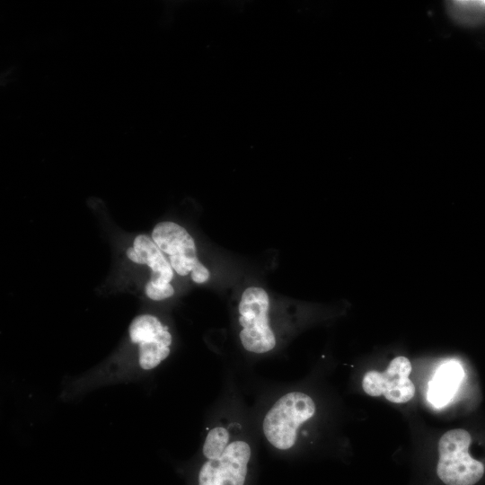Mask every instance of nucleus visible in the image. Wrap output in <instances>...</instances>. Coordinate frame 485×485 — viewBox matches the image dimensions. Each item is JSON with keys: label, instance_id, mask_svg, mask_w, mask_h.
<instances>
[{"label": "nucleus", "instance_id": "0eeeda50", "mask_svg": "<svg viewBox=\"0 0 485 485\" xmlns=\"http://www.w3.org/2000/svg\"><path fill=\"white\" fill-rule=\"evenodd\" d=\"M152 239L162 252L168 255L172 269L179 275L186 276L202 265L197 257L193 238L181 225L161 222L154 226Z\"/></svg>", "mask_w": 485, "mask_h": 485}, {"label": "nucleus", "instance_id": "f8f14e48", "mask_svg": "<svg viewBox=\"0 0 485 485\" xmlns=\"http://www.w3.org/2000/svg\"><path fill=\"white\" fill-rule=\"evenodd\" d=\"M146 295L153 300H163L171 297L174 294L172 286L169 283L163 286H155L150 281L145 288Z\"/></svg>", "mask_w": 485, "mask_h": 485}, {"label": "nucleus", "instance_id": "6e6552de", "mask_svg": "<svg viewBox=\"0 0 485 485\" xmlns=\"http://www.w3.org/2000/svg\"><path fill=\"white\" fill-rule=\"evenodd\" d=\"M133 244V248L127 250L128 258L135 263L146 264L151 269L150 282L154 285L169 284L173 278L172 268L153 239L146 234H139L135 238Z\"/></svg>", "mask_w": 485, "mask_h": 485}, {"label": "nucleus", "instance_id": "9d476101", "mask_svg": "<svg viewBox=\"0 0 485 485\" xmlns=\"http://www.w3.org/2000/svg\"><path fill=\"white\" fill-rule=\"evenodd\" d=\"M447 13L456 23L467 27L485 24V1L457 0L446 3Z\"/></svg>", "mask_w": 485, "mask_h": 485}, {"label": "nucleus", "instance_id": "f257e3e1", "mask_svg": "<svg viewBox=\"0 0 485 485\" xmlns=\"http://www.w3.org/2000/svg\"><path fill=\"white\" fill-rule=\"evenodd\" d=\"M315 412L313 400L306 393L292 392L281 396L266 413L262 429L269 443L278 450L294 446L298 428Z\"/></svg>", "mask_w": 485, "mask_h": 485}, {"label": "nucleus", "instance_id": "f03ea898", "mask_svg": "<svg viewBox=\"0 0 485 485\" xmlns=\"http://www.w3.org/2000/svg\"><path fill=\"white\" fill-rule=\"evenodd\" d=\"M472 437L461 428L445 432L438 442L436 473L446 485H474L484 473L482 463L468 453Z\"/></svg>", "mask_w": 485, "mask_h": 485}, {"label": "nucleus", "instance_id": "1a4fd4ad", "mask_svg": "<svg viewBox=\"0 0 485 485\" xmlns=\"http://www.w3.org/2000/svg\"><path fill=\"white\" fill-rule=\"evenodd\" d=\"M463 377V369L456 361L441 365L428 384V397L436 407L446 404L454 395Z\"/></svg>", "mask_w": 485, "mask_h": 485}, {"label": "nucleus", "instance_id": "423d86ee", "mask_svg": "<svg viewBox=\"0 0 485 485\" xmlns=\"http://www.w3.org/2000/svg\"><path fill=\"white\" fill-rule=\"evenodd\" d=\"M411 364L405 357L393 358L384 372L368 371L364 375L362 387L370 396L384 395L389 401H409L415 393V386L409 378Z\"/></svg>", "mask_w": 485, "mask_h": 485}, {"label": "nucleus", "instance_id": "20e7f679", "mask_svg": "<svg viewBox=\"0 0 485 485\" xmlns=\"http://www.w3.org/2000/svg\"><path fill=\"white\" fill-rule=\"evenodd\" d=\"M251 450L243 440L229 444L215 459H207L200 467L198 485H244Z\"/></svg>", "mask_w": 485, "mask_h": 485}, {"label": "nucleus", "instance_id": "9b49d317", "mask_svg": "<svg viewBox=\"0 0 485 485\" xmlns=\"http://www.w3.org/2000/svg\"><path fill=\"white\" fill-rule=\"evenodd\" d=\"M229 444L228 431L223 427H216L206 436L203 455L206 459H215L225 452Z\"/></svg>", "mask_w": 485, "mask_h": 485}, {"label": "nucleus", "instance_id": "39448f33", "mask_svg": "<svg viewBox=\"0 0 485 485\" xmlns=\"http://www.w3.org/2000/svg\"><path fill=\"white\" fill-rule=\"evenodd\" d=\"M128 332L131 341L138 345V363L142 369H154L169 356L172 335L155 316H137Z\"/></svg>", "mask_w": 485, "mask_h": 485}, {"label": "nucleus", "instance_id": "7ed1b4c3", "mask_svg": "<svg viewBox=\"0 0 485 485\" xmlns=\"http://www.w3.org/2000/svg\"><path fill=\"white\" fill-rule=\"evenodd\" d=\"M269 299L267 292L256 287L244 290L239 304L240 340L243 348L261 354L276 346L275 335L269 324Z\"/></svg>", "mask_w": 485, "mask_h": 485}]
</instances>
